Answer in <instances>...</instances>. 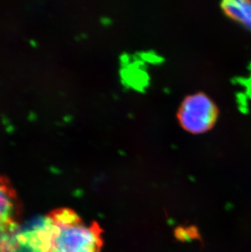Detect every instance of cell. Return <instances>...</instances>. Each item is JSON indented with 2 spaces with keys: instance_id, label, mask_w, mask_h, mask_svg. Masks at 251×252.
Masks as SVG:
<instances>
[{
  "instance_id": "7a4b0ae2",
  "label": "cell",
  "mask_w": 251,
  "mask_h": 252,
  "mask_svg": "<svg viewBox=\"0 0 251 252\" xmlns=\"http://www.w3.org/2000/svg\"><path fill=\"white\" fill-rule=\"evenodd\" d=\"M219 113L218 106L208 94L197 92L183 99L176 112V119L184 131L192 135H201L216 126Z\"/></svg>"
},
{
  "instance_id": "3957f363",
  "label": "cell",
  "mask_w": 251,
  "mask_h": 252,
  "mask_svg": "<svg viewBox=\"0 0 251 252\" xmlns=\"http://www.w3.org/2000/svg\"><path fill=\"white\" fill-rule=\"evenodd\" d=\"M20 213L21 207L16 193L0 177V252H10L17 247Z\"/></svg>"
},
{
  "instance_id": "6da1fadb",
  "label": "cell",
  "mask_w": 251,
  "mask_h": 252,
  "mask_svg": "<svg viewBox=\"0 0 251 252\" xmlns=\"http://www.w3.org/2000/svg\"><path fill=\"white\" fill-rule=\"evenodd\" d=\"M37 252H100L103 229L97 222L87 223L69 208L51 212L39 221Z\"/></svg>"
},
{
  "instance_id": "277c9868",
  "label": "cell",
  "mask_w": 251,
  "mask_h": 252,
  "mask_svg": "<svg viewBox=\"0 0 251 252\" xmlns=\"http://www.w3.org/2000/svg\"><path fill=\"white\" fill-rule=\"evenodd\" d=\"M221 9L230 19L238 22L251 31V2L246 0H226Z\"/></svg>"
}]
</instances>
